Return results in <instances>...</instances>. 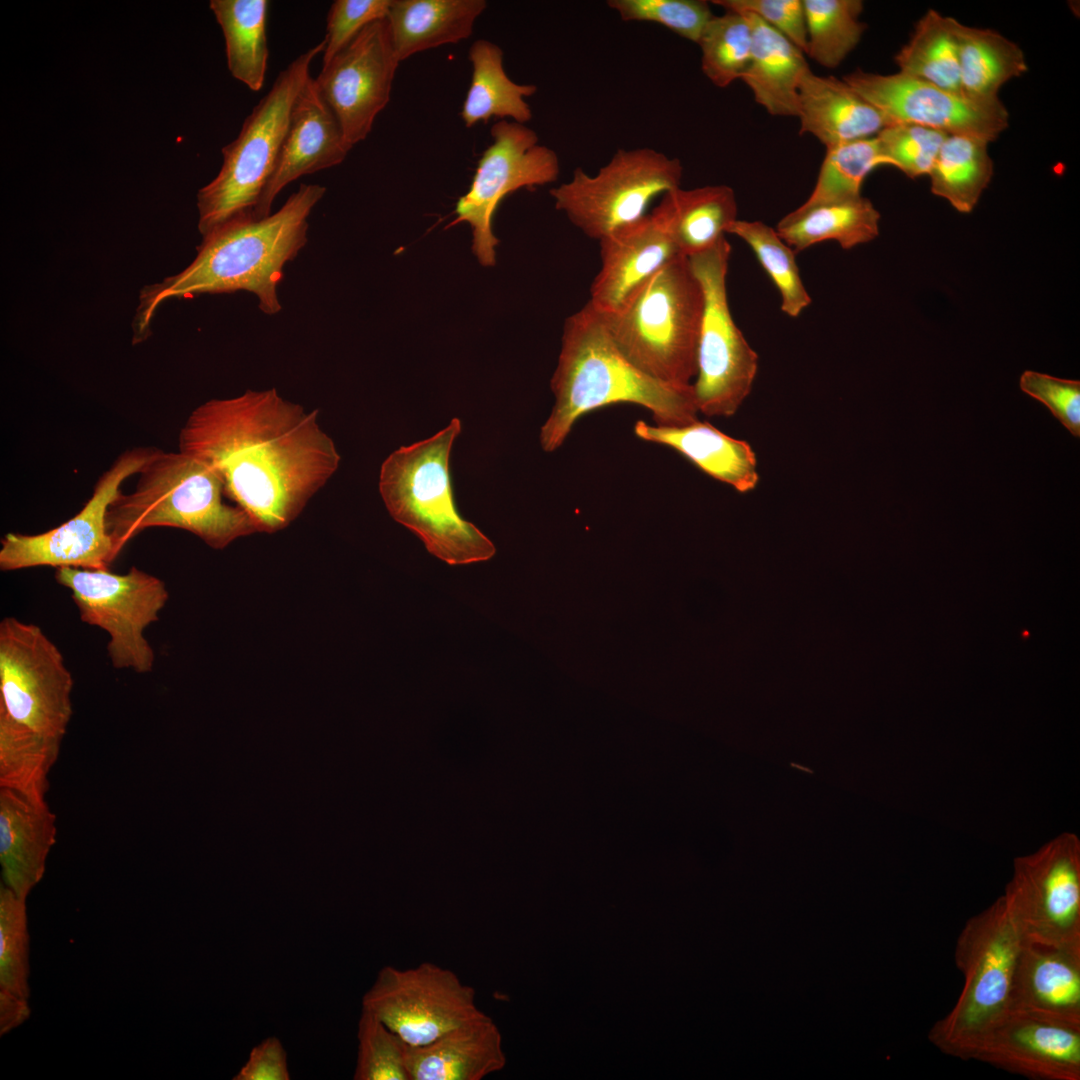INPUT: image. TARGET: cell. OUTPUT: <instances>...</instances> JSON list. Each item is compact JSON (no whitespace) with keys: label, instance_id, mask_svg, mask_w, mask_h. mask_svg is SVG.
I'll use <instances>...</instances> for the list:
<instances>
[{"label":"cell","instance_id":"obj_1","mask_svg":"<svg viewBox=\"0 0 1080 1080\" xmlns=\"http://www.w3.org/2000/svg\"><path fill=\"white\" fill-rule=\"evenodd\" d=\"M306 412L275 388L211 399L196 407L179 433V451L212 469L226 497L260 532L286 528L337 471L341 457Z\"/></svg>","mask_w":1080,"mask_h":1080},{"label":"cell","instance_id":"obj_2","mask_svg":"<svg viewBox=\"0 0 1080 1080\" xmlns=\"http://www.w3.org/2000/svg\"><path fill=\"white\" fill-rule=\"evenodd\" d=\"M325 192L324 186L301 184L276 213L235 218L203 235L189 266L140 291L133 342L148 337L156 310L170 298L245 290L256 295L262 312L278 313L283 268L305 246L307 219Z\"/></svg>","mask_w":1080,"mask_h":1080},{"label":"cell","instance_id":"obj_3","mask_svg":"<svg viewBox=\"0 0 1080 1080\" xmlns=\"http://www.w3.org/2000/svg\"><path fill=\"white\" fill-rule=\"evenodd\" d=\"M550 384L555 403L539 436L545 452L560 448L579 418L611 404L639 405L659 425L698 420L692 384H668L636 367L617 348L600 313L588 302L565 321Z\"/></svg>","mask_w":1080,"mask_h":1080},{"label":"cell","instance_id":"obj_4","mask_svg":"<svg viewBox=\"0 0 1080 1080\" xmlns=\"http://www.w3.org/2000/svg\"><path fill=\"white\" fill-rule=\"evenodd\" d=\"M138 474L134 491H120L106 514L116 558L128 541L151 527L189 531L214 549L260 532L245 510L223 500L216 473L187 453L156 449Z\"/></svg>","mask_w":1080,"mask_h":1080},{"label":"cell","instance_id":"obj_5","mask_svg":"<svg viewBox=\"0 0 1080 1080\" xmlns=\"http://www.w3.org/2000/svg\"><path fill=\"white\" fill-rule=\"evenodd\" d=\"M462 430L453 418L433 436L401 446L382 463L379 492L391 517L449 565L490 560L493 542L460 516L453 498L449 459Z\"/></svg>","mask_w":1080,"mask_h":1080},{"label":"cell","instance_id":"obj_6","mask_svg":"<svg viewBox=\"0 0 1080 1080\" xmlns=\"http://www.w3.org/2000/svg\"><path fill=\"white\" fill-rule=\"evenodd\" d=\"M599 313L617 348L636 367L668 384H692L703 293L688 258H674L619 309Z\"/></svg>","mask_w":1080,"mask_h":1080},{"label":"cell","instance_id":"obj_7","mask_svg":"<svg viewBox=\"0 0 1080 1080\" xmlns=\"http://www.w3.org/2000/svg\"><path fill=\"white\" fill-rule=\"evenodd\" d=\"M324 47L322 40L283 69L247 116L237 138L222 148L219 173L197 192L202 236L229 220L254 218L287 133L295 99L310 77L311 62Z\"/></svg>","mask_w":1080,"mask_h":1080},{"label":"cell","instance_id":"obj_8","mask_svg":"<svg viewBox=\"0 0 1080 1080\" xmlns=\"http://www.w3.org/2000/svg\"><path fill=\"white\" fill-rule=\"evenodd\" d=\"M1025 943L1003 897L967 920L954 950L963 987L950 1012L928 1033L934 1046L967 1060L983 1033L1008 1011L1013 973Z\"/></svg>","mask_w":1080,"mask_h":1080},{"label":"cell","instance_id":"obj_9","mask_svg":"<svg viewBox=\"0 0 1080 1080\" xmlns=\"http://www.w3.org/2000/svg\"><path fill=\"white\" fill-rule=\"evenodd\" d=\"M731 246L726 238L689 257L703 293V314L692 383L699 413L730 417L752 390L758 355L732 317L727 297Z\"/></svg>","mask_w":1080,"mask_h":1080},{"label":"cell","instance_id":"obj_10","mask_svg":"<svg viewBox=\"0 0 1080 1080\" xmlns=\"http://www.w3.org/2000/svg\"><path fill=\"white\" fill-rule=\"evenodd\" d=\"M682 176L676 157L650 147L619 149L596 174L576 168L550 195L574 226L599 241L645 216L656 197L680 187Z\"/></svg>","mask_w":1080,"mask_h":1080},{"label":"cell","instance_id":"obj_11","mask_svg":"<svg viewBox=\"0 0 1080 1080\" xmlns=\"http://www.w3.org/2000/svg\"><path fill=\"white\" fill-rule=\"evenodd\" d=\"M55 579L71 591L81 620L109 634L107 652L114 668L152 670L155 654L143 632L158 620L168 600L161 579L135 566L125 574L60 567Z\"/></svg>","mask_w":1080,"mask_h":1080},{"label":"cell","instance_id":"obj_12","mask_svg":"<svg viewBox=\"0 0 1080 1080\" xmlns=\"http://www.w3.org/2000/svg\"><path fill=\"white\" fill-rule=\"evenodd\" d=\"M73 678L59 648L36 624L0 622V709L41 734L63 739Z\"/></svg>","mask_w":1080,"mask_h":1080},{"label":"cell","instance_id":"obj_13","mask_svg":"<svg viewBox=\"0 0 1080 1080\" xmlns=\"http://www.w3.org/2000/svg\"><path fill=\"white\" fill-rule=\"evenodd\" d=\"M493 142L481 155L468 191L456 202L455 223L472 229V252L483 266L496 263L498 239L492 232L500 202L519 189H533L557 180V153L539 144L537 133L525 124L500 120L490 130Z\"/></svg>","mask_w":1080,"mask_h":1080},{"label":"cell","instance_id":"obj_14","mask_svg":"<svg viewBox=\"0 0 1080 1080\" xmlns=\"http://www.w3.org/2000/svg\"><path fill=\"white\" fill-rule=\"evenodd\" d=\"M362 1009L409 1046L428 1044L483 1012L473 987L432 962L406 969L384 966L363 995Z\"/></svg>","mask_w":1080,"mask_h":1080},{"label":"cell","instance_id":"obj_15","mask_svg":"<svg viewBox=\"0 0 1080 1080\" xmlns=\"http://www.w3.org/2000/svg\"><path fill=\"white\" fill-rule=\"evenodd\" d=\"M157 448L126 450L97 480L93 494L72 518L44 533H7L1 540L0 569L51 566L108 569L116 557L106 526V514L121 484L138 474Z\"/></svg>","mask_w":1080,"mask_h":1080},{"label":"cell","instance_id":"obj_16","mask_svg":"<svg viewBox=\"0 0 1080 1080\" xmlns=\"http://www.w3.org/2000/svg\"><path fill=\"white\" fill-rule=\"evenodd\" d=\"M1074 843L1021 858L1003 895L1026 943L1080 951V864Z\"/></svg>","mask_w":1080,"mask_h":1080},{"label":"cell","instance_id":"obj_17","mask_svg":"<svg viewBox=\"0 0 1080 1080\" xmlns=\"http://www.w3.org/2000/svg\"><path fill=\"white\" fill-rule=\"evenodd\" d=\"M842 79L893 124H915L995 141L1008 127L1009 114L997 99L954 93L901 72L882 75L857 69Z\"/></svg>","mask_w":1080,"mask_h":1080},{"label":"cell","instance_id":"obj_18","mask_svg":"<svg viewBox=\"0 0 1080 1080\" xmlns=\"http://www.w3.org/2000/svg\"><path fill=\"white\" fill-rule=\"evenodd\" d=\"M386 18L367 25L315 79L351 149L371 132L390 100L399 65Z\"/></svg>","mask_w":1080,"mask_h":1080},{"label":"cell","instance_id":"obj_19","mask_svg":"<svg viewBox=\"0 0 1080 1080\" xmlns=\"http://www.w3.org/2000/svg\"><path fill=\"white\" fill-rule=\"evenodd\" d=\"M974 1059L1037 1080L1080 1079V1027L1008 1010L980 1037Z\"/></svg>","mask_w":1080,"mask_h":1080},{"label":"cell","instance_id":"obj_20","mask_svg":"<svg viewBox=\"0 0 1080 1080\" xmlns=\"http://www.w3.org/2000/svg\"><path fill=\"white\" fill-rule=\"evenodd\" d=\"M349 150L335 114L310 76L293 104L287 133L254 219L271 214L275 197L290 182L342 163Z\"/></svg>","mask_w":1080,"mask_h":1080},{"label":"cell","instance_id":"obj_21","mask_svg":"<svg viewBox=\"0 0 1080 1080\" xmlns=\"http://www.w3.org/2000/svg\"><path fill=\"white\" fill-rule=\"evenodd\" d=\"M599 244L601 267L591 283L588 303L601 313L619 309L656 272L681 256L652 212L604 236Z\"/></svg>","mask_w":1080,"mask_h":1080},{"label":"cell","instance_id":"obj_22","mask_svg":"<svg viewBox=\"0 0 1080 1080\" xmlns=\"http://www.w3.org/2000/svg\"><path fill=\"white\" fill-rule=\"evenodd\" d=\"M1008 1010L1080 1027V951L1025 943Z\"/></svg>","mask_w":1080,"mask_h":1080},{"label":"cell","instance_id":"obj_23","mask_svg":"<svg viewBox=\"0 0 1080 1080\" xmlns=\"http://www.w3.org/2000/svg\"><path fill=\"white\" fill-rule=\"evenodd\" d=\"M506 1061L501 1032L484 1012L405 1051L409 1080H482L504 1069Z\"/></svg>","mask_w":1080,"mask_h":1080},{"label":"cell","instance_id":"obj_24","mask_svg":"<svg viewBox=\"0 0 1080 1080\" xmlns=\"http://www.w3.org/2000/svg\"><path fill=\"white\" fill-rule=\"evenodd\" d=\"M56 817L46 802L0 788V863L3 884L27 899L45 873L56 840Z\"/></svg>","mask_w":1080,"mask_h":1080},{"label":"cell","instance_id":"obj_25","mask_svg":"<svg viewBox=\"0 0 1080 1080\" xmlns=\"http://www.w3.org/2000/svg\"><path fill=\"white\" fill-rule=\"evenodd\" d=\"M800 133L811 134L826 148L876 136L890 123L882 112L843 79L804 74L798 98Z\"/></svg>","mask_w":1080,"mask_h":1080},{"label":"cell","instance_id":"obj_26","mask_svg":"<svg viewBox=\"0 0 1080 1080\" xmlns=\"http://www.w3.org/2000/svg\"><path fill=\"white\" fill-rule=\"evenodd\" d=\"M633 430L639 439L674 449L704 473L740 493L754 490L759 482L757 458L751 445L723 433L709 422L696 420L669 426L638 420Z\"/></svg>","mask_w":1080,"mask_h":1080},{"label":"cell","instance_id":"obj_27","mask_svg":"<svg viewBox=\"0 0 1080 1080\" xmlns=\"http://www.w3.org/2000/svg\"><path fill=\"white\" fill-rule=\"evenodd\" d=\"M738 13L752 29L751 58L741 79L770 115L797 117L800 83L810 69L805 54L754 14Z\"/></svg>","mask_w":1080,"mask_h":1080},{"label":"cell","instance_id":"obj_28","mask_svg":"<svg viewBox=\"0 0 1080 1080\" xmlns=\"http://www.w3.org/2000/svg\"><path fill=\"white\" fill-rule=\"evenodd\" d=\"M661 197L652 213L665 226L679 254L686 258L715 246L737 219L735 193L726 185L692 189L680 186Z\"/></svg>","mask_w":1080,"mask_h":1080},{"label":"cell","instance_id":"obj_29","mask_svg":"<svg viewBox=\"0 0 1080 1080\" xmlns=\"http://www.w3.org/2000/svg\"><path fill=\"white\" fill-rule=\"evenodd\" d=\"M486 7L484 0H392L386 20L397 59L467 39Z\"/></svg>","mask_w":1080,"mask_h":1080},{"label":"cell","instance_id":"obj_30","mask_svg":"<svg viewBox=\"0 0 1080 1080\" xmlns=\"http://www.w3.org/2000/svg\"><path fill=\"white\" fill-rule=\"evenodd\" d=\"M471 82L462 106L461 118L471 128L491 118H510L525 124L532 118L527 97L534 95L533 84L512 81L503 66V51L495 43L479 39L469 50Z\"/></svg>","mask_w":1080,"mask_h":1080},{"label":"cell","instance_id":"obj_31","mask_svg":"<svg viewBox=\"0 0 1080 1080\" xmlns=\"http://www.w3.org/2000/svg\"><path fill=\"white\" fill-rule=\"evenodd\" d=\"M879 220L880 213L872 202L859 196L795 209L777 223L776 231L795 253L829 240L851 249L878 236Z\"/></svg>","mask_w":1080,"mask_h":1080},{"label":"cell","instance_id":"obj_32","mask_svg":"<svg viewBox=\"0 0 1080 1080\" xmlns=\"http://www.w3.org/2000/svg\"><path fill=\"white\" fill-rule=\"evenodd\" d=\"M957 43L962 92L972 98L993 100L1000 87L1027 72L1022 49L999 32L970 27L952 18Z\"/></svg>","mask_w":1080,"mask_h":1080},{"label":"cell","instance_id":"obj_33","mask_svg":"<svg viewBox=\"0 0 1080 1080\" xmlns=\"http://www.w3.org/2000/svg\"><path fill=\"white\" fill-rule=\"evenodd\" d=\"M220 25L231 75L253 91L264 84L268 61L266 0H211Z\"/></svg>","mask_w":1080,"mask_h":1080},{"label":"cell","instance_id":"obj_34","mask_svg":"<svg viewBox=\"0 0 1080 1080\" xmlns=\"http://www.w3.org/2000/svg\"><path fill=\"white\" fill-rule=\"evenodd\" d=\"M62 739L41 734L0 709V788L46 802L48 774Z\"/></svg>","mask_w":1080,"mask_h":1080},{"label":"cell","instance_id":"obj_35","mask_svg":"<svg viewBox=\"0 0 1080 1080\" xmlns=\"http://www.w3.org/2000/svg\"><path fill=\"white\" fill-rule=\"evenodd\" d=\"M987 142L948 135L929 172L931 192L961 213L971 212L993 175Z\"/></svg>","mask_w":1080,"mask_h":1080},{"label":"cell","instance_id":"obj_36","mask_svg":"<svg viewBox=\"0 0 1080 1080\" xmlns=\"http://www.w3.org/2000/svg\"><path fill=\"white\" fill-rule=\"evenodd\" d=\"M951 20L952 17L933 9L927 11L916 23L909 41L896 54L895 62L901 73L964 94Z\"/></svg>","mask_w":1080,"mask_h":1080},{"label":"cell","instance_id":"obj_37","mask_svg":"<svg viewBox=\"0 0 1080 1080\" xmlns=\"http://www.w3.org/2000/svg\"><path fill=\"white\" fill-rule=\"evenodd\" d=\"M807 52L823 67L836 68L858 45L866 30L860 0H803Z\"/></svg>","mask_w":1080,"mask_h":1080},{"label":"cell","instance_id":"obj_38","mask_svg":"<svg viewBox=\"0 0 1080 1080\" xmlns=\"http://www.w3.org/2000/svg\"><path fill=\"white\" fill-rule=\"evenodd\" d=\"M889 165L876 136L826 148L815 186L797 209L845 201L861 196L866 176L876 167Z\"/></svg>","mask_w":1080,"mask_h":1080},{"label":"cell","instance_id":"obj_39","mask_svg":"<svg viewBox=\"0 0 1080 1080\" xmlns=\"http://www.w3.org/2000/svg\"><path fill=\"white\" fill-rule=\"evenodd\" d=\"M742 239L753 250L781 296V310L798 317L811 304V297L801 279L795 252L776 229L761 221L736 219L727 232Z\"/></svg>","mask_w":1080,"mask_h":1080},{"label":"cell","instance_id":"obj_40","mask_svg":"<svg viewBox=\"0 0 1080 1080\" xmlns=\"http://www.w3.org/2000/svg\"><path fill=\"white\" fill-rule=\"evenodd\" d=\"M724 11L721 16L712 17L698 42L701 69L719 88L741 79L752 51V29L747 18L738 12Z\"/></svg>","mask_w":1080,"mask_h":1080},{"label":"cell","instance_id":"obj_41","mask_svg":"<svg viewBox=\"0 0 1080 1080\" xmlns=\"http://www.w3.org/2000/svg\"><path fill=\"white\" fill-rule=\"evenodd\" d=\"M29 931L26 899L0 885V989L29 1000Z\"/></svg>","mask_w":1080,"mask_h":1080},{"label":"cell","instance_id":"obj_42","mask_svg":"<svg viewBox=\"0 0 1080 1080\" xmlns=\"http://www.w3.org/2000/svg\"><path fill=\"white\" fill-rule=\"evenodd\" d=\"M354 1080H409L406 1043L380 1019L362 1009L357 1027Z\"/></svg>","mask_w":1080,"mask_h":1080},{"label":"cell","instance_id":"obj_43","mask_svg":"<svg viewBox=\"0 0 1080 1080\" xmlns=\"http://www.w3.org/2000/svg\"><path fill=\"white\" fill-rule=\"evenodd\" d=\"M607 5L623 21L657 23L696 44L714 16L701 0H609Z\"/></svg>","mask_w":1080,"mask_h":1080},{"label":"cell","instance_id":"obj_44","mask_svg":"<svg viewBox=\"0 0 1080 1080\" xmlns=\"http://www.w3.org/2000/svg\"><path fill=\"white\" fill-rule=\"evenodd\" d=\"M948 134L915 124H893L876 138L884 156L910 178L928 175Z\"/></svg>","mask_w":1080,"mask_h":1080},{"label":"cell","instance_id":"obj_45","mask_svg":"<svg viewBox=\"0 0 1080 1080\" xmlns=\"http://www.w3.org/2000/svg\"><path fill=\"white\" fill-rule=\"evenodd\" d=\"M392 0H336L326 25L323 65L350 43L367 25L385 19Z\"/></svg>","mask_w":1080,"mask_h":1080},{"label":"cell","instance_id":"obj_46","mask_svg":"<svg viewBox=\"0 0 1080 1080\" xmlns=\"http://www.w3.org/2000/svg\"><path fill=\"white\" fill-rule=\"evenodd\" d=\"M1019 386L1048 407L1074 437H1080V381L1027 370L1021 375Z\"/></svg>","mask_w":1080,"mask_h":1080},{"label":"cell","instance_id":"obj_47","mask_svg":"<svg viewBox=\"0 0 1080 1080\" xmlns=\"http://www.w3.org/2000/svg\"><path fill=\"white\" fill-rule=\"evenodd\" d=\"M712 3L724 10L754 14L806 54L807 29L803 0H714Z\"/></svg>","mask_w":1080,"mask_h":1080},{"label":"cell","instance_id":"obj_48","mask_svg":"<svg viewBox=\"0 0 1080 1080\" xmlns=\"http://www.w3.org/2000/svg\"><path fill=\"white\" fill-rule=\"evenodd\" d=\"M286 1050L276 1036L255 1045L233 1080H289Z\"/></svg>","mask_w":1080,"mask_h":1080},{"label":"cell","instance_id":"obj_49","mask_svg":"<svg viewBox=\"0 0 1080 1080\" xmlns=\"http://www.w3.org/2000/svg\"><path fill=\"white\" fill-rule=\"evenodd\" d=\"M30 1016V1007L27 999L0 989V1035L3 1036L12 1029L22 1025Z\"/></svg>","mask_w":1080,"mask_h":1080}]
</instances>
